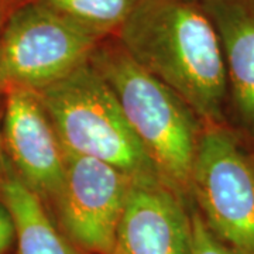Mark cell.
<instances>
[{
	"mask_svg": "<svg viewBox=\"0 0 254 254\" xmlns=\"http://www.w3.org/2000/svg\"><path fill=\"white\" fill-rule=\"evenodd\" d=\"M115 37L127 54L171 88L203 125H229L223 50L198 0H138Z\"/></svg>",
	"mask_w": 254,
	"mask_h": 254,
	"instance_id": "obj_1",
	"label": "cell"
},
{
	"mask_svg": "<svg viewBox=\"0 0 254 254\" xmlns=\"http://www.w3.org/2000/svg\"><path fill=\"white\" fill-rule=\"evenodd\" d=\"M89 63L116 96L161 181L190 200V174L203 122L171 88L127 54L116 37L102 40Z\"/></svg>",
	"mask_w": 254,
	"mask_h": 254,
	"instance_id": "obj_2",
	"label": "cell"
},
{
	"mask_svg": "<svg viewBox=\"0 0 254 254\" xmlns=\"http://www.w3.org/2000/svg\"><path fill=\"white\" fill-rule=\"evenodd\" d=\"M37 93L66 151L110 164L137 181H161L116 96L89 61Z\"/></svg>",
	"mask_w": 254,
	"mask_h": 254,
	"instance_id": "obj_3",
	"label": "cell"
},
{
	"mask_svg": "<svg viewBox=\"0 0 254 254\" xmlns=\"http://www.w3.org/2000/svg\"><path fill=\"white\" fill-rule=\"evenodd\" d=\"M190 202L237 252L254 254V143L230 125H203L190 174Z\"/></svg>",
	"mask_w": 254,
	"mask_h": 254,
	"instance_id": "obj_4",
	"label": "cell"
},
{
	"mask_svg": "<svg viewBox=\"0 0 254 254\" xmlns=\"http://www.w3.org/2000/svg\"><path fill=\"white\" fill-rule=\"evenodd\" d=\"M100 41L37 0L18 4L0 30V93L41 92L88 63Z\"/></svg>",
	"mask_w": 254,
	"mask_h": 254,
	"instance_id": "obj_5",
	"label": "cell"
},
{
	"mask_svg": "<svg viewBox=\"0 0 254 254\" xmlns=\"http://www.w3.org/2000/svg\"><path fill=\"white\" fill-rule=\"evenodd\" d=\"M133 178L116 167L65 150L61 190L50 206L73 245L92 254H113L116 232Z\"/></svg>",
	"mask_w": 254,
	"mask_h": 254,
	"instance_id": "obj_6",
	"label": "cell"
},
{
	"mask_svg": "<svg viewBox=\"0 0 254 254\" xmlns=\"http://www.w3.org/2000/svg\"><path fill=\"white\" fill-rule=\"evenodd\" d=\"M0 137L13 173L50 209L61 190L65 148L37 92L4 93Z\"/></svg>",
	"mask_w": 254,
	"mask_h": 254,
	"instance_id": "obj_7",
	"label": "cell"
},
{
	"mask_svg": "<svg viewBox=\"0 0 254 254\" xmlns=\"http://www.w3.org/2000/svg\"><path fill=\"white\" fill-rule=\"evenodd\" d=\"M192 202L161 181L134 180L113 254H190Z\"/></svg>",
	"mask_w": 254,
	"mask_h": 254,
	"instance_id": "obj_8",
	"label": "cell"
},
{
	"mask_svg": "<svg viewBox=\"0 0 254 254\" xmlns=\"http://www.w3.org/2000/svg\"><path fill=\"white\" fill-rule=\"evenodd\" d=\"M218 31L227 73V123L254 143V0H198Z\"/></svg>",
	"mask_w": 254,
	"mask_h": 254,
	"instance_id": "obj_9",
	"label": "cell"
},
{
	"mask_svg": "<svg viewBox=\"0 0 254 254\" xmlns=\"http://www.w3.org/2000/svg\"><path fill=\"white\" fill-rule=\"evenodd\" d=\"M0 198L14 220L17 254H83L64 235L44 202L18 180L11 168L0 184Z\"/></svg>",
	"mask_w": 254,
	"mask_h": 254,
	"instance_id": "obj_10",
	"label": "cell"
},
{
	"mask_svg": "<svg viewBox=\"0 0 254 254\" xmlns=\"http://www.w3.org/2000/svg\"><path fill=\"white\" fill-rule=\"evenodd\" d=\"M99 40L115 37L138 0H37Z\"/></svg>",
	"mask_w": 254,
	"mask_h": 254,
	"instance_id": "obj_11",
	"label": "cell"
},
{
	"mask_svg": "<svg viewBox=\"0 0 254 254\" xmlns=\"http://www.w3.org/2000/svg\"><path fill=\"white\" fill-rule=\"evenodd\" d=\"M192 247L190 254H243L220 240L200 218L192 205Z\"/></svg>",
	"mask_w": 254,
	"mask_h": 254,
	"instance_id": "obj_12",
	"label": "cell"
},
{
	"mask_svg": "<svg viewBox=\"0 0 254 254\" xmlns=\"http://www.w3.org/2000/svg\"><path fill=\"white\" fill-rule=\"evenodd\" d=\"M16 243V226L7 205L0 198V254L9 252Z\"/></svg>",
	"mask_w": 254,
	"mask_h": 254,
	"instance_id": "obj_13",
	"label": "cell"
},
{
	"mask_svg": "<svg viewBox=\"0 0 254 254\" xmlns=\"http://www.w3.org/2000/svg\"><path fill=\"white\" fill-rule=\"evenodd\" d=\"M10 165L6 155H4V151H3V145H1V137H0V184L3 182V180L6 178V175L9 173Z\"/></svg>",
	"mask_w": 254,
	"mask_h": 254,
	"instance_id": "obj_14",
	"label": "cell"
},
{
	"mask_svg": "<svg viewBox=\"0 0 254 254\" xmlns=\"http://www.w3.org/2000/svg\"><path fill=\"white\" fill-rule=\"evenodd\" d=\"M9 13H6V7H4V0H0V30L3 27L6 17H7Z\"/></svg>",
	"mask_w": 254,
	"mask_h": 254,
	"instance_id": "obj_15",
	"label": "cell"
}]
</instances>
